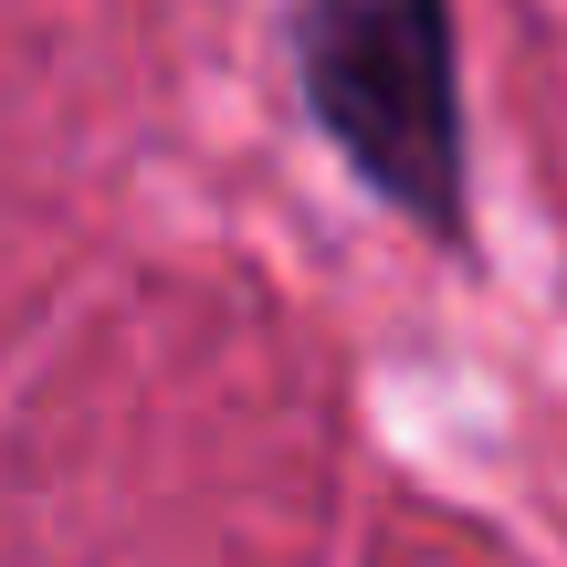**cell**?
Instances as JSON below:
<instances>
[{"label": "cell", "instance_id": "6da1fadb", "mask_svg": "<svg viewBox=\"0 0 567 567\" xmlns=\"http://www.w3.org/2000/svg\"><path fill=\"white\" fill-rule=\"evenodd\" d=\"M295 63L316 126L410 221H463V74L452 0H295Z\"/></svg>", "mask_w": 567, "mask_h": 567}]
</instances>
